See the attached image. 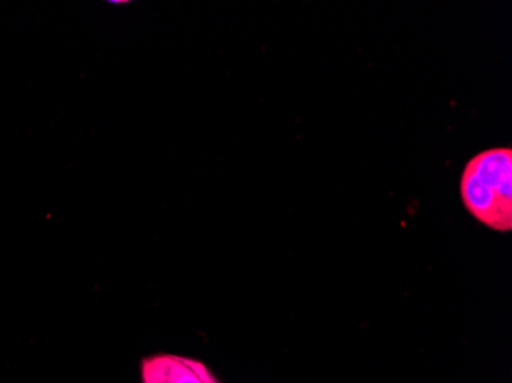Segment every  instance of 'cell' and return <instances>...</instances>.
<instances>
[{"instance_id": "cell-1", "label": "cell", "mask_w": 512, "mask_h": 383, "mask_svg": "<svg viewBox=\"0 0 512 383\" xmlns=\"http://www.w3.org/2000/svg\"><path fill=\"white\" fill-rule=\"evenodd\" d=\"M463 206L483 226L512 229V149L493 148L474 155L460 178Z\"/></svg>"}, {"instance_id": "cell-2", "label": "cell", "mask_w": 512, "mask_h": 383, "mask_svg": "<svg viewBox=\"0 0 512 383\" xmlns=\"http://www.w3.org/2000/svg\"><path fill=\"white\" fill-rule=\"evenodd\" d=\"M143 383H220L203 362L177 354H157L142 364Z\"/></svg>"}]
</instances>
